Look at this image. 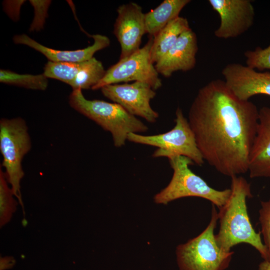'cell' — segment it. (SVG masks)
Segmentation results:
<instances>
[{
	"mask_svg": "<svg viewBox=\"0 0 270 270\" xmlns=\"http://www.w3.org/2000/svg\"><path fill=\"white\" fill-rule=\"evenodd\" d=\"M0 82L33 90H44L48 86V78L44 74H20L8 70H0Z\"/></svg>",
	"mask_w": 270,
	"mask_h": 270,
	"instance_id": "cell-19",
	"label": "cell"
},
{
	"mask_svg": "<svg viewBox=\"0 0 270 270\" xmlns=\"http://www.w3.org/2000/svg\"><path fill=\"white\" fill-rule=\"evenodd\" d=\"M190 28L188 20L179 16L170 22L154 37L150 50L152 62L156 64L173 46L184 32Z\"/></svg>",
	"mask_w": 270,
	"mask_h": 270,
	"instance_id": "cell-17",
	"label": "cell"
},
{
	"mask_svg": "<svg viewBox=\"0 0 270 270\" xmlns=\"http://www.w3.org/2000/svg\"><path fill=\"white\" fill-rule=\"evenodd\" d=\"M106 72L102 62L93 57L83 62L78 73L69 85L73 90L92 89L104 78Z\"/></svg>",
	"mask_w": 270,
	"mask_h": 270,
	"instance_id": "cell-18",
	"label": "cell"
},
{
	"mask_svg": "<svg viewBox=\"0 0 270 270\" xmlns=\"http://www.w3.org/2000/svg\"><path fill=\"white\" fill-rule=\"evenodd\" d=\"M173 174L168 186L156 194L154 201L166 204L173 200L186 197H198L209 200L218 208L223 206L230 194V188L216 190L190 168L194 164L189 158L182 156L168 158Z\"/></svg>",
	"mask_w": 270,
	"mask_h": 270,
	"instance_id": "cell-4",
	"label": "cell"
},
{
	"mask_svg": "<svg viewBox=\"0 0 270 270\" xmlns=\"http://www.w3.org/2000/svg\"><path fill=\"white\" fill-rule=\"evenodd\" d=\"M258 110L251 101L237 98L223 80L200 88L188 120L204 162L230 178L248 172Z\"/></svg>",
	"mask_w": 270,
	"mask_h": 270,
	"instance_id": "cell-1",
	"label": "cell"
},
{
	"mask_svg": "<svg viewBox=\"0 0 270 270\" xmlns=\"http://www.w3.org/2000/svg\"><path fill=\"white\" fill-rule=\"evenodd\" d=\"M4 172L0 170V227L11 219L18 204L14 198L12 188L8 184Z\"/></svg>",
	"mask_w": 270,
	"mask_h": 270,
	"instance_id": "cell-21",
	"label": "cell"
},
{
	"mask_svg": "<svg viewBox=\"0 0 270 270\" xmlns=\"http://www.w3.org/2000/svg\"><path fill=\"white\" fill-rule=\"evenodd\" d=\"M83 62L48 61L45 64L43 74L48 78L56 79L69 85L78 73L82 66Z\"/></svg>",
	"mask_w": 270,
	"mask_h": 270,
	"instance_id": "cell-20",
	"label": "cell"
},
{
	"mask_svg": "<svg viewBox=\"0 0 270 270\" xmlns=\"http://www.w3.org/2000/svg\"><path fill=\"white\" fill-rule=\"evenodd\" d=\"M246 66L260 72L270 70V44L265 48L258 46L244 53Z\"/></svg>",
	"mask_w": 270,
	"mask_h": 270,
	"instance_id": "cell-22",
	"label": "cell"
},
{
	"mask_svg": "<svg viewBox=\"0 0 270 270\" xmlns=\"http://www.w3.org/2000/svg\"><path fill=\"white\" fill-rule=\"evenodd\" d=\"M174 122V128L166 132L150 136L130 133L128 140L158 148L152 154L154 157L182 156L189 158L196 164L202 166L204 160L198 148L188 118L179 107L176 112Z\"/></svg>",
	"mask_w": 270,
	"mask_h": 270,
	"instance_id": "cell-7",
	"label": "cell"
},
{
	"mask_svg": "<svg viewBox=\"0 0 270 270\" xmlns=\"http://www.w3.org/2000/svg\"><path fill=\"white\" fill-rule=\"evenodd\" d=\"M50 2V0H30L35 10L34 18L31 24L30 31H38L42 28Z\"/></svg>",
	"mask_w": 270,
	"mask_h": 270,
	"instance_id": "cell-24",
	"label": "cell"
},
{
	"mask_svg": "<svg viewBox=\"0 0 270 270\" xmlns=\"http://www.w3.org/2000/svg\"><path fill=\"white\" fill-rule=\"evenodd\" d=\"M190 0H164L154 9L145 14L146 33L154 37L170 22L179 17Z\"/></svg>",
	"mask_w": 270,
	"mask_h": 270,
	"instance_id": "cell-16",
	"label": "cell"
},
{
	"mask_svg": "<svg viewBox=\"0 0 270 270\" xmlns=\"http://www.w3.org/2000/svg\"><path fill=\"white\" fill-rule=\"evenodd\" d=\"M153 40L154 37L151 36L142 48L129 56L120 59L117 63L106 70L104 78L92 90L131 81L147 83L155 90L160 88L162 86V80L151 59L150 50Z\"/></svg>",
	"mask_w": 270,
	"mask_h": 270,
	"instance_id": "cell-8",
	"label": "cell"
},
{
	"mask_svg": "<svg viewBox=\"0 0 270 270\" xmlns=\"http://www.w3.org/2000/svg\"><path fill=\"white\" fill-rule=\"evenodd\" d=\"M258 270H270V262L264 260L259 264Z\"/></svg>",
	"mask_w": 270,
	"mask_h": 270,
	"instance_id": "cell-26",
	"label": "cell"
},
{
	"mask_svg": "<svg viewBox=\"0 0 270 270\" xmlns=\"http://www.w3.org/2000/svg\"><path fill=\"white\" fill-rule=\"evenodd\" d=\"M212 206L210 220L206 228L196 237L177 246L180 270H226L229 266L234 252L222 250L216 243L214 230L218 212L216 206Z\"/></svg>",
	"mask_w": 270,
	"mask_h": 270,
	"instance_id": "cell-5",
	"label": "cell"
},
{
	"mask_svg": "<svg viewBox=\"0 0 270 270\" xmlns=\"http://www.w3.org/2000/svg\"><path fill=\"white\" fill-rule=\"evenodd\" d=\"M260 205L258 211L260 232L268 252L267 260L270 262V198L266 201H262Z\"/></svg>",
	"mask_w": 270,
	"mask_h": 270,
	"instance_id": "cell-23",
	"label": "cell"
},
{
	"mask_svg": "<svg viewBox=\"0 0 270 270\" xmlns=\"http://www.w3.org/2000/svg\"><path fill=\"white\" fill-rule=\"evenodd\" d=\"M248 172L252 178H270V106L258 110L256 136L250 150Z\"/></svg>",
	"mask_w": 270,
	"mask_h": 270,
	"instance_id": "cell-14",
	"label": "cell"
},
{
	"mask_svg": "<svg viewBox=\"0 0 270 270\" xmlns=\"http://www.w3.org/2000/svg\"><path fill=\"white\" fill-rule=\"evenodd\" d=\"M14 260L10 256L0 258V270L11 268L14 264Z\"/></svg>",
	"mask_w": 270,
	"mask_h": 270,
	"instance_id": "cell-25",
	"label": "cell"
},
{
	"mask_svg": "<svg viewBox=\"0 0 270 270\" xmlns=\"http://www.w3.org/2000/svg\"><path fill=\"white\" fill-rule=\"evenodd\" d=\"M230 178V194L218 212L220 228L215 234L216 243L226 252L232 251L238 244H248L267 260L268 252L261 233L256 232L248 214L246 200L252 196L250 184L242 176Z\"/></svg>",
	"mask_w": 270,
	"mask_h": 270,
	"instance_id": "cell-2",
	"label": "cell"
},
{
	"mask_svg": "<svg viewBox=\"0 0 270 270\" xmlns=\"http://www.w3.org/2000/svg\"><path fill=\"white\" fill-rule=\"evenodd\" d=\"M117 12L114 34L121 48L120 59H124L140 48L146 33L145 14L140 6L134 2L119 6Z\"/></svg>",
	"mask_w": 270,
	"mask_h": 270,
	"instance_id": "cell-11",
	"label": "cell"
},
{
	"mask_svg": "<svg viewBox=\"0 0 270 270\" xmlns=\"http://www.w3.org/2000/svg\"><path fill=\"white\" fill-rule=\"evenodd\" d=\"M69 104L74 110L110 132L116 148L124 145L130 134H140L148 130L147 126L120 104L102 100H88L81 90H72L70 95Z\"/></svg>",
	"mask_w": 270,
	"mask_h": 270,
	"instance_id": "cell-3",
	"label": "cell"
},
{
	"mask_svg": "<svg viewBox=\"0 0 270 270\" xmlns=\"http://www.w3.org/2000/svg\"><path fill=\"white\" fill-rule=\"evenodd\" d=\"M224 81L239 99L249 100L256 95L270 96V72H260L239 63H230L222 70Z\"/></svg>",
	"mask_w": 270,
	"mask_h": 270,
	"instance_id": "cell-12",
	"label": "cell"
},
{
	"mask_svg": "<svg viewBox=\"0 0 270 270\" xmlns=\"http://www.w3.org/2000/svg\"><path fill=\"white\" fill-rule=\"evenodd\" d=\"M92 36L94 40L92 46L74 50H60L46 47L26 34L16 35L13 40L15 44L26 45L39 52L46 57L49 61L79 62L91 59L96 52L110 44V40L106 36L96 34Z\"/></svg>",
	"mask_w": 270,
	"mask_h": 270,
	"instance_id": "cell-15",
	"label": "cell"
},
{
	"mask_svg": "<svg viewBox=\"0 0 270 270\" xmlns=\"http://www.w3.org/2000/svg\"><path fill=\"white\" fill-rule=\"evenodd\" d=\"M220 17V23L214 36L221 39L237 38L253 25L255 12L250 0H208Z\"/></svg>",
	"mask_w": 270,
	"mask_h": 270,
	"instance_id": "cell-10",
	"label": "cell"
},
{
	"mask_svg": "<svg viewBox=\"0 0 270 270\" xmlns=\"http://www.w3.org/2000/svg\"><path fill=\"white\" fill-rule=\"evenodd\" d=\"M198 50L197 36L190 28L182 34L154 66L158 73L165 77H170L177 71L192 70L196 64Z\"/></svg>",
	"mask_w": 270,
	"mask_h": 270,
	"instance_id": "cell-13",
	"label": "cell"
},
{
	"mask_svg": "<svg viewBox=\"0 0 270 270\" xmlns=\"http://www.w3.org/2000/svg\"><path fill=\"white\" fill-rule=\"evenodd\" d=\"M32 146L28 128L21 118L0 120V151L6 180L12 193L23 207L20 182L24 176L22 161Z\"/></svg>",
	"mask_w": 270,
	"mask_h": 270,
	"instance_id": "cell-6",
	"label": "cell"
},
{
	"mask_svg": "<svg viewBox=\"0 0 270 270\" xmlns=\"http://www.w3.org/2000/svg\"><path fill=\"white\" fill-rule=\"evenodd\" d=\"M103 95L116 103L134 116L155 122L158 114L152 108L150 100L156 96L155 90L148 84L134 82L131 84H113L100 88Z\"/></svg>",
	"mask_w": 270,
	"mask_h": 270,
	"instance_id": "cell-9",
	"label": "cell"
}]
</instances>
